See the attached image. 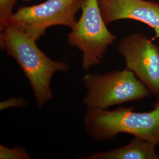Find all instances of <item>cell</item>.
Listing matches in <instances>:
<instances>
[{
    "label": "cell",
    "mask_w": 159,
    "mask_h": 159,
    "mask_svg": "<svg viewBox=\"0 0 159 159\" xmlns=\"http://www.w3.org/2000/svg\"><path fill=\"white\" fill-rule=\"evenodd\" d=\"M36 41L10 26L1 31V49L14 59L23 70L41 107L52 98L50 84L53 74L57 71L67 72L69 66L49 58L40 50Z\"/></svg>",
    "instance_id": "cell-1"
},
{
    "label": "cell",
    "mask_w": 159,
    "mask_h": 159,
    "mask_svg": "<svg viewBox=\"0 0 159 159\" xmlns=\"http://www.w3.org/2000/svg\"><path fill=\"white\" fill-rule=\"evenodd\" d=\"M134 108L87 109L84 118L85 130L98 141L112 140L119 134L125 133L159 145V100L149 111L136 112Z\"/></svg>",
    "instance_id": "cell-2"
},
{
    "label": "cell",
    "mask_w": 159,
    "mask_h": 159,
    "mask_svg": "<svg viewBox=\"0 0 159 159\" xmlns=\"http://www.w3.org/2000/svg\"><path fill=\"white\" fill-rule=\"evenodd\" d=\"M83 85L88 90L83 103L90 110H106L152 96L134 73L126 68L102 75L85 74Z\"/></svg>",
    "instance_id": "cell-3"
},
{
    "label": "cell",
    "mask_w": 159,
    "mask_h": 159,
    "mask_svg": "<svg viewBox=\"0 0 159 159\" xmlns=\"http://www.w3.org/2000/svg\"><path fill=\"white\" fill-rule=\"evenodd\" d=\"M81 10V16L68 34L67 41L82 52V67L87 70L102 62L116 36L107 29L97 0H84Z\"/></svg>",
    "instance_id": "cell-4"
},
{
    "label": "cell",
    "mask_w": 159,
    "mask_h": 159,
    "mask_svg": "<svg viewBox=\"0 0 159 159\" xmlns=\"http://www.w3.org/2000/svg\"><path fill=\"white\" fill-rule=\"evenodd\" d=\"M84 0H47L37 5L23 6L13 14L10 26L37 41L46 30L54 25L73 29L77 23L76 14Z\"/></svg>",
    "instance_id": "cell-5"
},
{
    "label": "cell",
    "mask_w": 159,
    "mask_h": 159,
    "mask_svg": "<svg viewBox=\"0 0 159 159\" xmlns=\"http://www.w3.org/2000/svg\"><path fill=\"white\" fill-rule=\"evenodd\" d=\"M142 33L124 37L118 46L120 54L132 71L147 87L156 100H159V46Z\"/></svg>",
    "instance_id": "cell-6"
},
{
    "label": "cell",
    "mask_w": 159,
    "mask_h": 159,
    "mask_svg": "<svg viewBox=\"0 0 159 159\" xmlns=\"http://www.w3.org/2000/svg\"><path fill=\"white\" fill-rule=\"evenodd\" d=\"M104 21L108 25L121 20L140 21L153 30L159 39V2L148 0H97Z\"/></svg>",
    "instance_id": "cell-7"
},
{
    "label": "cell",
    "mask_w": 159,
    "mask_h": 159,
    "mask_svg": "<svg viewBox=\"0 0 159 159\" xmlns=\"http://www.w3.org/2000/svg\"><path fill=\"white\" fill-rule=\"evenodd\" d=\"M157 145L145 139L134 137L124 146L113 150L95 152L84 157L87 159H159Z\"/></svg>",
    "instance_id": "cell-8"
},
{
    "label": "cell",
    "mask_w": 159,
    "mask_h": 159,
    "mask_svg": "<svg viewBox=\"0 0 159 159\" xmlns=\"http://www.w3.org/2000/svg\"><path fill=\"white\" fill-rule=\"evenodd\" d=\"M17 0H0V30L8 26Z\"/></svg>",
    "instance_id": "cell-9"
},
{
    "label": "cell",
    "mask_w": 159,
    "mask_h": 159,
    "mask_svg": "<svg viewBox=\"0 0 159 159\" xmlns=\"http://www.w3.org/2000/svg\"><path fill=\"white\" fill-rule=\"evenodd\" d=\"M31 158V156L24 148L17 147L10 148H6L2 144L0 145L1 159H29Z\"/></svg>",
    "instance_id": "cell-10"
},
{
    "label": "cell",
    "mask_w": 159,
    "mask_h": 159,
    "mask_svg": "<svg viewBox=\"0 0 159 159\" xmlns=\"http://www.w3.org/2000/svg\"><path fill=\"white\" fill-rule=\"evenodd\" d=\"M25 106H26V102L23 98L11 97L10 99L1 102L0 109L4 110L11 107H23Z\"/></svg>",
    "instance_id": "cell-11"
},
{
    "label": "cell",
    "mask_w": 159,
    "mask_h": 159,
    "mask_svg": "<svg viewBox=\"0 0 159 159\" xmlns=\"http://www.w3.org/2000/svg\"><path fill=\"white\" fill-rule=\"evenodd\" d=\"M21 1H24V2H29V1H32V0H21Z\"/></svg>",
    "instance_id": "cell-12"
}]
</instances>
